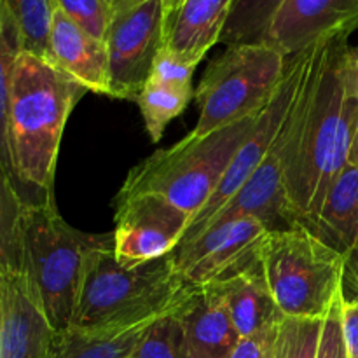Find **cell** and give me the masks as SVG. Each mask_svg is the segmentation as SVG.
Returning a JSON list of instances; mask_svg holds the SVG:
<instances>
[{
	"label": "cell",
	"mask_w": 358,
	"mask_h": 358,
	"mask_svg": "<svg viewBox=\"0 0 358 358\" xmlns=\"http://www.w3.org/2000/svg\"><path fill=\"white\" fill-rule=\"evenodd\" d=\"M84 93L55 65L24 52L16 21L0 7L2 178L23 199L55 198L63 129Z\"/></svg>",
	"instance_id": "cell-1"
},
{
	"label": "cell",
	"mask_w": 358,
	"mask_h": 358,
	"mask_svg": "<svg viewBox=\"0 0 358 358\" xmlns=\"http://www.w3.org/2000/svg\"><path fill=\"white\" fill-rule=\"evenodd\" d=\"M350 35L311 44L301 90L290 108L292 129L285 189L299 226L311 231L329 189L348 166L358 101L345 76Z\"/></svg>",
	"instance_id": "cell-2"
},
{
	"label": "cell",
	"mask_w": 358,
	"mask_h": 358,
	"mask_svg": "<svg viewBox=\"0 0 358 358\" xmlns=\"http://www.w3.org/2000/svg\"><path fill=\"white\" fill-rule=\"evenodd\" d=\"M196 287L175 264L173 252L154 261L124 266L114 245L87 252L72 327L119 331L171 313Z\"/></svg>",
	"instance_id": "cell-3"
},
{
	"label": "cell",
	"mask_w": 358,
	"mask_h": 358,
	"mask_svg": "<svg viewBox=\"0 0 358 358\" xmlns=\"http://www.w3.org/2000/svg\"><path fill=\"white\" fill-rule=\"evenodd\" d=\"M114 234H90L69 226L56 198L23 199V273L34 285L56 332L72 327L87 252L112 247Z\"/></svg>",
	"instance_id": "cell-4"
},
{
	"label": "cell",
	"mask_w": 358,
	"mask_h": 358,
	"mask_svg": "<svg viewBox=\"0 0 358 358\" xmlns=\"http://www.w3.org/2000/svg\"><path fill=\"white\" fill-rule=\"evenodd\" d=\"M257 117L203 136L189 133L168 149L157 150L129 171L117 198L156 192L184 210L192 222L220 185Z\"/></svg>",
	"instance_id": "cell-5"
},
{
	"label": "cell",
	"mask_w": 358,
	"mask_h": 358,
	"mask_svg": "<svg viewBox=\"0 0 358 358\" xmlns=\"http://www.w3.org/2000/svg\"><path fill=\"white\" fill-rule=\"evenodd\" d=\"M259 254L283 317L325 318L345 292V255L304 226L268 231Z\"/></svg>",
	"instance_id": "cell-6"
},
{
	"label": "cell",
	"mask_w": 358,
	"mask_h": 358,
	"mask_svg": "<svg viewBox=\"0 0 358 358\" xmlns=\"http://www.w3.org/2000/svg\"><path fill=\"white\" fill-rule=\"evenodd\" d=\"M285 70L287 56L273 45H227L208 63L196 87L199 119L192 135H208L261 114L275 96Z\"/></svg>",
	"instance_id": "cell-7"
},
{
	"label": "cell",
	"mask_w": 358,
	"mask_h": 358,
	"mask_svg": "<svg viewBox=\"0 0 358 358\" xmlns=\"http://www.w3.org/2000/svg\"><path fill=\"white\" fill-rule=\"evenodd\" d=\"M164 38L166 9L163 0H133L115 7L105 37L110 98L136 100L152 76Z\"/></svg>",
	"instance_id": "cell-8"
},
{
	"label": "cell",
	"mask_w": 358,
	"mask_h": 358,
	"mask_svg": "<svg viewBox=\"0 0 358 358\" xmlns=\"http://www.w3.org/2000/svg\"><path fill=\"white\" fill-rule=\"evenodd\" d=\"M191 226V217L156 192L115 198L114 255L136 266L171 254Z\"/></svg>",
	"instance_id": "cell-9"
},
{
	"label": "cell",
	"mask_w": 358,
	"mask_h": 358,
	"mask_svg": "<svg viewBox=\"0 0 358 358\" xmlns=\"http://www.w3.org/2000/svg\"><path fill=\"white\" fill-rule=\"evenodd\" d=\"M266 234L268 227L254 217L226 220L178 245L175 264L191 285H210L257 259Z\"/></svg>",
	"instance_id": "cell-10"
},
{
	"label": "cell",
	"mask_w": 358,
	"mask_h": 358,
	"mask_svg": "<svg viewBox=\"0 0 358 358\" xmlns=\"http://www.w3.org/2000/svg\"><path fill=\"white\" fill-rule=\"evenodd\" d=\"M55 334L28 276L0 269V358H49Z\"/></svg>",
	"instance_id": "cell-11"
},
{
	"label": "cell",
	"mask_w": 358,
	"mask_h": 358,
	"mask_svg": "<svg viewBox=\"0 0 358 358\" xmlns=\"http://www.w3.org/2000/svg\"><path fill=\"white\" fill-rule=\"evenodd\" d=\"M357 28L358 0H287L266 44L292 56L320 38Z\"/></svg>",
	"instance_id": "cell-12"
},
{
	"label": "cell",
	"mask_w": 358,
	"mask_h": 358,
	"mask_svg": "<svg viewBox=\"0 0 358 358\" xmlns=\"http://www.w3.org/2000/svg\"><path fill=\"white\" fill-rule=\"evenodd\" d=\"M175 315L185 332L191 358H229L241 339L213 283L196 287Z\"/></svg>",
	"instance_id": "cell-13"
},
{
	"label": "cell",
	"mask_w": 358,
	"mask_h": 358,
	"mask_svg": "<svg viewBox=\"0 0 358 358\" xmlns=\"http://www.w3.org/2000/svg\"><path fill=\"white\" fill-rule=\"evenodd\" d=\"M49 63L86 91L110 96L107 45L84 31L59 9L52 23Z\"/></svg>",
	"instance_id": "cell-14"
},
{
	"label": "cell",
	"mask_w": 358,
	"mask_h": 358,
	"mask_svg": "<svg viewBox=\"0 0 358 358\" xmlns=\"http://www.w3.org/2000/svg\"><path fill=\"white\" fill-rule=\"evenodd\" d=\"M213 285L219 289L233 324L241 338L273 327L283 318L269 290L261 254L243 268L229 273Z\"/></svg>",
	"instance_id": "cell-15"
},
{
	"label": "cell",
	"mask_w": 358,
	"mask_h": 358,
	"mask_svg": "<svg viewBox=\"0 0 358 358\" xmlns=\"http://www.w3.org/2000/svg\"><path fill=\"white\" fill-rule=\"evenodd\" d=\"M234 0H182L166 16L164 45L201 62L220 41Z\"/></svg>",
	"instance_id": "cell-16"
},
{
	"label": "cell",
	"mask_w": 358,
	"mask_h": 358,
	"mask_svg": "<svg viewBox=\"0 0 358 358\" xmlns=\"http://www.w3.org/2000/svg\"><path fill=\"white\" fill-rule=\"evenodd\" d=\"M310 233L345 257L358 247V168L348 164L336 178Z\"/></svg>",
	"instance_id": "cell-17"
},
{
	"label": "cell",
	"mask_w": 358,
	"mask_h": 358,
	"mask_svg": "<svg viewBox=\"0 0 358 358\" xmlns=\"http://www.w3.org/2000/svg\"><path fill=\"white\" fill-rule=\"evenodd\" d=\"M150 324L119 331H59L52 339L49 358H129Z\"/></svg>",
	"instance_id": "cell-18"
},
{
	"label": "cell",
	"mask_w": 358,
	"mask_h": 358,
	"mask_svg": "<svg viewBox=\"0 0 358 358\" xmlns=\"http://www.w3.org/2000/svg\"><path fill=\"white\" fill-rule=\"evenodd\" d=\"M287 0H234L220 41L224 45L266 44Z\"/></svg>",
	"instance_id": "cell-19"
},
{
	"label": "cell",
	"mask_w": 358,
	"mask_h": 358,
	"mask_svg": "<svg viewBox=\"0 0 358 358\" xmlns=\"http://www.w3.org/2000/svg\"><path fill=\"white\" fill-rule=\"evenodd\" d=\"M0 7L16 21L24 52L49 62L52 23L58 10L56 0H0Z\"/></svg>",
	"instance_id": "cell-20"
},
{
	"label": "cell",
	"mask_w": 358,
	"mask_h": 358,
	"mask_svg": "<svg viewBox=\"0 0 358 358\" xmlns=\"http://www.w3.org/2000/svg\"><path fill=\"white\" fill-rule=\"evenodd\" d=\"M194 93L196 90H178L149 79L135 101L143 117L147 133L154 143L163 138L166 126L187 108L189 101L194 98Z\"/></svg>",
	"instance_id": "cell-21"
},
{
	"label": "cell",
	"mask_w": 358,
	"mask_h": 358,
	"mask_svg": "<svg viewBox=\"0 0 358 358\" xmlns=\"http://www.w3.org/2000/svg\"><path fill=\"white\" fill-rule=\"evenodd\" d=\"M324 318L283 317L266 358H317Z\"/></svg>",
	"instance_id": "cell-22"
},
{
	"label": "cell",
	"mask_w": 358,
	"mask_h": 358,
	"mask_svg": "<svg viewBox=\"0 0 358 358\" xmlns=\"http://www.w3.org/2000/svg\"><path fill=\"white\" fill-rule=\"evenodd\" d=\"M129 358H191L185 332L175 311L147 327Z\"/></svg>",
	"instance_id": "cell-23"
},
{
	"label": "cell",
	"mask_w": 358,
	"mask_h": 358,
	"mask_svg": "<svg viewBox=\"0 0 358 358\" xmlns=\"http://www.w3.org/2000/svg\"><path fill=\"white\" fill-rule=\"evenodd\" d=\"M56 6L84 31L105 42L114 16L110 0H56Z\"/></svg>",
	"instance_id": "cell-24"
},
{
	"label": "cell",
	"mask_w": 358,
	"mask_h": 358,
	"mask_svg": "<svg viewBox=\"0 0 358 358\" xmlns=\"http://www.w3.org/2000/svg\"><path fill=\"white\" fill-rule=\"evenodd\" d=\"M199 65V59L189 58V56L178 55L164 45L154 63L152 76L150 79L157 83L168 84V86L178 87V90L194 91L192 86V76H194L196 66Z\"/></svg>",
	"instance_id": "cell-25"
},
{
	"label": "cell",
	"mask_w": 358,
	"mask_h": 358,
	"mask_svg": "<svg viewBox=\"0 0 358 358\" xmlns=\"http://www.w3.org/2000/svg\"><path fill=\"white\" fill-rule=\"evenodd\" d=\"M343 303H345V292L336 299L327 317L324 318L317 358H348L345 336H343Z\"/></svg>",
	"instance_id": "cell-26"
},
{
	"label": "cell",
	"mask_w": 358,
	"mask_h": 358,
	"mask_svg": "<svg viewBox=\"0 0 358 358\" xmlns=\"http://www.w3.org/2000/svg\"><path fill=\"white\" fill-rule=\"evenodd\" d=\"M276 325H273V327H268V329H262V331L255 332V334L252 336H247V338H241L229 358H266L268 357V350H269V345H271V339H273V334H275Z\"/></svg>",
	"instance_id": "cell-27"
},
{
	"label": "cell",
	"mask_w": 358,
	"mask_h": 358,
	"mask_svg": "<svg viewBox=\"0 0 358 358\" xmlns=\"http://www.w3.org/2000/svg\"><path fill=\"white\" fill-rule=\"evenodd\" d=\"M343 336L348 358H358V299L343 303Z\"/></svg>",
	"instance_id": "cell-28"
},
{
	"label": "cell",
	"mask_w": 358,
	"mask_h": 358,
	"mask_svg": "<svg viewBox=\"0 0 358 358\" xmlns=\"http://www.w3.org/2000/svg\"><path fill=\"white\" fill-rule=\"evenodd\" d=\"M345 294L353 292L352 299H358V247L353 248L345 257V280H343Z\"/></svg>",
	"instance_id": "cell-29"
},
{
	"label": "cell",
	"mask_w": 358,
	"mask_h": 358,
	"mask_svg": "<svg viewBox=\"0 0 358 358\" xmlns=\"http://www.w3.org/2000/svg\"><path fill=\"white\" fill-rule=\"evenodd\" d=\"M345 76L350 91L358 101V45H350L345 56Z\"/></svg>",
	"instance_id": "cell-30"
},
{
	"label": "cell",
	"mask_w": 358,
	"mask_h": 358,
	"mask_svg": "<svg viewBox=\"0 0 358 358\" xmlns=\"http://www.w3.org/2000/svg\"><path fill=\"white\" fill-rule=\"evenodd\" d=\"M348 164L353 168H358V114L355 119V128H353L352 145H350V152H348Z\"/></svg>",
	"instance_id": "cell-31"
},
{
	"label": "cell",
	"mask_w": 358,
	"mask_h": 358,
	"mask_svg": "<svg viewBox=\"0 0 358 358\" xmlns=\"http://www.w3.org/2000/svg\"><path fill=\"white\" fill-rule=\"evenodd\" d=\"M180 2H182V0H163L164 9H166V16H168V14L173 13V10L177 9L178 6H180Z\"/></svg>",
	"instance_id": "cell-32"
},
{
	"label": "cell",
	"mask_w": 358,
	"mask_h": 358,
	"mask_svg": "<svg viewBox=\"0 0 358 358\" xmlns=\"http://www.w3.org/2000/svg\"><path fill=\"white\" fill-rule=\"evenodd\" d=\"M128 2H133V0H110V3H112V7H119V6H124V3H128Z\"/></svg>",
	"instance_id": "cell-33"
}]
</instances>
